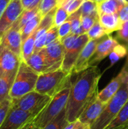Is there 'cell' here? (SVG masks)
Masks as SVG:
<instances>
[{"label": "cell", "mask_w": 128, "mask_h": 129, "mask_svg": "<svg viewBox=\"0 0 128 129\" xmlns=\"http://www.w3.org/2000/svg\"><path fill=\"white\" fill-rule=\"evenodd\" d=\"M71 74L66 73L61 68L39 74L35 91L53 98L71 83Z\"/></svg>", "instance_id": "3"}, {"label": "cell", "mask_w": 128, "mask_h": 129, "mask_svg": "<svg viewBox=\"0 0 128 129\" xmlns=\"http://www.w3.org/2000/svg\"><path fill=\"white\" fill-rule=\"evenodd\" d=\"M124 73H125V71H124V69L123 68L122 70L120 72V73L116 77L112 79V80L100 92L98 93L97 97L101 102H103L105 104H107V103L117 93L121 85L123 82Z\"/></svg>", "instance_id": "16"}, {"label": "cell", "mask_w": 128, "mask_h": 129, "mask_svg": "<svg viewBox=\"0 0 128 129\" xmlns=\"http://www.w3.org/2000/svg\"><path fill=\"white\" fill-rule=\"evenodd\" d=\"M100 22L107 35L114 31H118L121 28L123 23L120 19L118 13L103 14L100 16Z\"/></svg>", "instance_id": "18"}, {"label": "cell", "mask_w": 128, "mask_h": 129, "mask_svg": "<svg viewBox=\"0 0 128 129\" xmlns=\"http://www.w3.org/2000/svg\"><path fill=\"white\" fill-rule=\"evenodd\" d=\"M90 40L87 33L75 35L70 33L61 39L64 46V57L61 69L68 74L72 75L74 65L84 47Z\"/></svg>", "instance_id": "5"}, {"label": "cell", "mask_w": 128, "mask_h": 129, "mask_svg": "<svg viewBox=\"0 0 128 129\" xmlns=\"http://www.w3.org/2000/svg\"><path fill=\"white\" fill-rule=\"evenodd\" d=\"M87 34L90 39H100L107 35V33L101 25L100 20L95 23V24L91 27V29L87 33Z\"/></svg>", "instance_id": "30"}, {"label": "cell", "mask_w": 128, "mask_h": 129, "mask_svg": "<svg viewBox=\"0 0 128 129\" xmlns=\"http://www.w3.org/2000/svg\"><path fill=\"white\" fill-rule=\"evenodd\" d=\"M59 39V31L58 27L54 26L47 32V37L45 42V47L49 44L52 43L53 42Z\"/></svg>", "instance_id": "35"}, {"label": "cell", "mask_w": 128, "mask_h": 129, "mask_svg": "<svg viewBox=\"0 0 128 129\" xmlns=\"http://www.w3.org/2000/svg\"><path fill=\"white\" fill-rule=\"evenodd\" d=\"M100 42V39H90L86 45L81 51L72 70V74L80 73L87 70L89 66L90 60L95 53L97 46Z\"/></svg>", "instance_id": "13"}, {"label": "cell", "mask_w": 128, "mask_h": 129, "mask_svg": "<svg viewBox=\"0 0 128 129\" xmlns=\"http://www.w3.org/2000/svg\"><path fill=\"white\" fill-rule=\"evenodd\" d=\"M125 4H128V0H123Z\"/></svg>", "instance_id": "46"}, {"label": "cell", "mask_w": 128, "mask_h": 129, "mask_svg": "<svg viewBox=\"0 0 128 129\" xmlns=\"http://www.w3.org/2000/svg\"><path fill=\"white\" fill-rule=\"evenodd\" d=\"M45 55L50 71H55L61 68L64 57V46L60 39L45 47Z\"/></svg>", "instance_id": "11"}, {"label": "cell", "mask_w": 128, "mask_h": 129, "mask_svg": "<svg viewBox=\"0 0 128 129\" xmlns=\"http://www.w3.org/2000/svg\"><path fill=\"white\" fill-rule=\"evenodd\" d=\"M92 1H94V2H97L98 4V3H100L101 2H103V0H92Z\"/></svg>", "instance_id": "44"}, {"label": "cell", "mask_w": 128, "mask_h": 129, "mask_svg": "<svg viewBox=\"0 0 128 129\" xmlns=\"http://www.w3.org/2000/svg\"><path fill=\"white\" fill-rule=\"evenodd\" d=\"M11 107V100L0 103V126L2 124L8 112Z\"/></svg>", "instance_id": "36"}, {"label": "cell", "mask_w": 128, "mask_h": 129, "mask_svg": "<svg viewBox=\"0 0 128 129\" xmlns=\"http://www.w3.org/2000/svg\"><path fill=\"white\" fill-rule=\"evenodd\" d=\"M15 76L0 77V103L11 100L10 91Z\"/></svg>", "instance_id": "21"}, {"label": "cell", "mask_w": 128, "mask_h": 129, "mask_svg": "<svg viewBox=\"0 0 128 129\" xmlns=\"http://www.w3.org/2000/svg\"><path fill=\"white\" fill-rule=\"evenodd\" d=\"M127 51H128V43H127ZM127 55H128V53H127ZM127 63H128V58H127Z\"/></svg>", "instance_id": "48"}, {"label": "cell", "mask_w": 128, "mask_h": 129, "mask_svg": "<svg viewBox=\"0 0 128 129\" xmlns=\"http://www.w3.org/2000/svg\"><path fill=\"white\" fill-rule=\"evenodd\" d=\"M35 118L32 113L11 106L0 129H18Z\"/></svg>", "instance_id": "10"}, {"label": "cell", "mask_w": 128, "mask_h": 129, "mask_svg": "<svg viewBox=\"0 0 128 129\" xmlns=\"http://www.w3.org/2000/svg\"><path fill=\"white\" fill-rule=\"evenodd\" d=\"M67 20L71 22V33L78 36L83 34L81 29V14L79 9L75 13L69 15Z\"/></svg>", "instance_id": "26"}, {"label": "cell", "mask_w": 128, "mask_h": 129, "mask_svg": "<svg viewBox=\"0 0 128 129\" xmlns=\"http://www.w3.org/2000/svg\"><path fill=\"white\" fill-rule=\"evenodd\" d=\"M91 126L90 125H86V124H84V126H83V128L81 129H91Z\"/></svg>", "instance_id": "43"}, {"label": "cell", "mask_w": 128, "mask_h": 129, "mask_svg": "<svg viewBox=\"0 0 128 129\" xmlns=\"http://www.w3.org/2000/svg\"><path fill=\"white\" fill-rule=\"evenodd\" d=\"M43 16L40 13V11L32 18L21 29V35H22V41L24 42L38 27L39 25Z\"/></svg>", "instance_id": "23"}, {"label": "cell", "mask_w": 128, "mask_h": 129, "mask_svg": "<svg viewBox=\"0 0 128 129\" xmlns=\"http://www.w3.org/2000/svg\"><path fill=\"white\" fill-rule=\"evenodd\" d=\"M24 9L29 10L39 6L41 0H20Z\"/></svg>", "instance_id": "38"}, {"label": "cell", "mask_w": 128, "mask_h": 129, "mask_svg": "<svg viewBox=\"0 0 128 129\" xmlns=\"http://www.w3.org/2000/svg\"><path fill=\"white\" fill-rule=\"evenodd\" d=\"M128 101L118 113L115 118L104 129H127Z\"/></svg>", "instance_id": "20"}, {"label": "cell", "mask_w": 128, "mask_h": 129, "mask_svg": "<svg viewBox=\"0 0 128 129\" xmlns=\"http://www.w3.org/2000/svg\"><path fill=\"white\" fill-rule=\"evenodd\" d=\"M79 11L81 14V17L97 14H98L97 3L92 0H84L79 8Z\"/></svg>", "instance_id": "29"}, {"label": "cell", "mask_w": 128, "mask_h": 129, "mask_svg": "<svg viewBox=\"0 0 128 129\" xmlns=\"http://www.w3.org/2000/svg\"><path fill=\"white\" fill-rule=\"evenodd\" d=\"M72 82L62 91L51 98L45 108L35 118V126L42 128L55 117H57L66 107L71 91Z\"/></svg>", "instance_id": "6"}, {"label": "cell", "mask_w": 128, "mask_h": 129, "mask_svg": "<svg viewBox=\"0 0 128 129\" xmlns=\"http://www.w3.org/2000/svg\"><path fill=\"white\" fill-rule=\"evenodd\" d=\"M71 22L69 20H66L60 27H58L59 31V39L61 40L63 38L66 37L71 33Z\"/></svg>", "instance_id": "34"}, {"label": "cell", "mask_w": 128, "mask_h": 129, "mask_svg": "<svg viewBox=\"0 0 128 129\" xmlns=\"http://www.w3.org/2000/svg\"><path fill=\"white\" fill-rule=\"evenodd\" d=\"M68 124L69 122L66 117V110L65 108L57 117L41 129H64Z\"/></svg>", "instance_id": "24"}, {"label": "cell", "mask_w": 128, "mask_h": 129, "mask_svg": "<svg viewBox=\"0 0 128 129\" xmlns=\"http://www.w3.org/2000/svg\"><path fill=\"white\" fill-rule=\"evenodd\" d=\"M100 20V16L98 14L90 15V16H84L81 17V29L82 33H87L91 27L95 24V23Z\"/></svg>", "instance_id": "31"}, {"label": "cell", "mask_w": 128, "mask_h": 129, "mask_svg": "<svg viewBox=\"0 0 128 129\" xmlns=\"http://www.w3.org/2000/svg\"><path fill=\"white\" fill-rule=\"evenodd\" d=\"M102 73L97 66L88 67L79 73L74 83L66 107L69 122L78 119L87 107L98 96V83Z\"/></svg>", "instance_id": "1"}, {"label": "cell", "mask_w": 128, "mask_h": 129, "mask_svg": "<svg viewBox=\"0 0 128 129\" xmlns=\"http://www.w3.org/2000/svg\"><path fill=\"white\" fill-rule=\"evenodd\" d=\"M125 73L122 84L117 93L107 103L100 117L91 125V129H104L118 115L128 101V67H124Z\"/></svg>", "instance_id": "2"}, {"label": "cell", "mask_w": 128, "mask_h": 129, "mask_svg": "<svg viewBox=\"0 0 128 129\" xmlns=\"http://www.w3.org/2000/svg\"><path fill=\"white\" fill-rule=\"evenodd\" d=\"M106 104L101 102L98 97H97L81 114L78 120L82 124L90 125L91 126L100 117L104 108L106 107Z\"/></svg>", "instance_id": "15"}, {"label": "cell", "mask_w": 128, "mask_h": 129, "mask_svg": "<svg viewBox=\"0 0 128 129\" xmlns=\"http://www.w3.org/2000/svg\"><path fill=\"white\" fill-rule=\"evenodd\" d=\"M11 0H0V19Z\"/></svg>", "instance_id": "41"}, {"label": "cell", "mask_w": 128, "mask_h": 129, "mask_svg": "<svg viewBox=\"0 0 128 129\" xmlns=\"http://www.w3.org/2000/svg\"><path fill=\"white\" fill-rule=\"evenodd\" d=\"M32 129H41V128H38V127H36V126H34V127H33Z\"/></svg>", "instance_id": "47"}, {"label": "cell", "mask_w": 128, "mask_h": 129, "mask_svg": "<svg viewBox=\"0 0 128 129\" xmlns=\"http://www.w3.org/2000/svg\"><path fill=\"white\" fill-rule=\"evenodd\" d=\"M24 8L20 0H11L0 19V39L12 26Z\"/></svg>", "instance_id": "8"}, {"label": "cell", "mask_w": 128, "mask_h": 129, "mask_svg": "<svg viewBox=\"0 0 128 129\" xmlns=\"http://www.w3.org/2000/svg\"><path fill=\"white\" fill-rule=\"evenodd\" d=\"M51 99L48 95L33 91L19 98L11 100V106L32 113L36 117L48 104Z\"/></svg>", "instance_id": "7"}, {"label": "cell", "mask_w": 128, "mask_h": 129, "mask_svg": "<svg viewBox=\"0 0 128 129\" xmlns=\"http://www.w3.org/2000/svg\"><path fill=\"white\" fill-rule=\"evenodd\" d=\"M36 33L37 31L35 29L24 42H23L21 58L22 60L23 61H26L34 52L35 43L36 39Z\"/></svg>", "instance_id": "22"}, {"label": "cell", "mask_w": 128, "mask_h": 129, "mask_svg": "<svg viewBox=\"0 0 128 129\" xmlns=\"http://www.w3.org/2000/svg\"><path fill=\"white\" fill-rule=\"evenodd\" d=\"M34 119L31 120V121H29L28 122H26L25 125H23L22 127H20V128L18 129H32L35 126V125H34Z\"/></svg>", "instance_id": "42"}, {"label": "cell", "mask_w": 128, "mask_h": 129, "mask_svg": "<svg viewBox=\"0 0 128 129\" xmlns=\"http://www.w3.org/2000/svg\"><path fill=\"white\" fill-rule=\"evenodd\" d=\"M2 48H3V45L0 43V54H1V52H2Z\"/></svg>", "instance_id": "45"}, {"label": "cell", "mask_w": 128, "mask_h": 129, "mask_svg": "<svg viewBox=\"0 0 128 129\" xmlns=\"http://www.w3.org/2000/svg\"><path fill=\"white\" fill-rule=\"evenodd\" d=\"M118 37L128 43V21L123 22L121 28L118 31Z\"/></svg>", "instance_id": "37"}, {"label": "cell", "mask_w": 128, "mask_h": 129, "mask_svg": "<svg viewBox=\"0 0 128 129\" xmlns=\"http://www.w3.org/2000/svg\"><path fill=\"white\" fill-rule=\"evenodd\" d=\"M84 2V0H58L57 7H63L69 15H71L81 8Z\"/></svg>", "instance_id": "27"}, {"label": "cell", "mask_w": 128, "mask_h": 129, "mask_svg": "<svg viewBox=\"0 0 128 129\" xmlns=\"http://www.w3.org/2000/svg\"><path fill=\"white\" fill-rule=\"evenodd\" d=\"M84 126V124H82L78 119H77L75 122H69V124L64 128V129H81Z\"/></svg>", "instance_id": "39"}, {"label": "cell", "mask_w": 128, "mask_h": 129, "mask_svg": "<svg viewBox=\"0 0 128 129\" xmlns=\"http://www.w3.org/2000/svg\"><path fill=\"white\" fill-rule=\"evenodd\" d=\"M25 62L38 74L48 73L50 71V67L45 55V48L38 51L33 52L29 58Z\"/></svg>", "instance_id": "17"}, {"label": "cell", "mask_w": 128, "mask_h": 129, "mask_svg": "<svg viewBox=\"0 0 128 129\" xmlns=\"http://www.w3.org/2000/svg\"><path fill=\"white\" fill-rule=\"evenodd\" d=\"M69 14L67 11L61 6L57 7L55 16H54V26L60 27L69 17Z\"/></svg>", "instance_id": "33"}, {"label": "cell", "mask_w": 128, "mask_h": 129, "mask_svg": "<svg viewBox=\"0 0 128 129\" xmlns=\"http://www.w3.org/2000/svg\"><path fill=\"white\" fill-rule=\"evenodd\" d=\"M57 4L58 0H41L38 6L39 11L44 17L52 9L57 7Z\"/></svg>", "instance_id": "32"}, {"label": "cell", "mask_w": 128, "mask_h": 129, "mask_svg": "<svg viewBox=\"0 0 128 129\" xmlns=\"http://www.w3.org/2000/svg\"><path fill=\"white\" fill-rule=\"evenodd\" d=\"M118 14L120 19L122 22L128 21V4H126L124 5V7L120 11Z\"/></svg>", "instance_id": "40"}, {"label": "cell", "mask_w": 128, "mask_h": 129, "mask_svg": "<svg viewBox=\"0 0 128 129\" xmlns=\"http://www.w3.org/2000/svg\"><path fill=\"white\" fill-rule=\"evenodd\" d=\"M39 74L22 60L10 91V98L17 99L35 91Z\"/></svg>", "instance_id": "4"}, {"label": "cell", "mask_w": 128, "mask_h": 129, "mask_svg": "<svg viewBox=\"0 0 128 129\" xmlns=\"http://www.w3.org/2000/svg\"><path fill=\"white\" fill-rule=\"evenodd\" d=\"M127 129H128V128H127Z\"/></svg>", "instance_id": "49"}, {"label": "cell", "mask_w": 128, "mask_h": 129, "mask_svg": "<svg viewBox=\"0 0 128 129\" xmlns=\"http://www.w3.org/2000/svg\"><path fill=\"white\" fill-rule=\"evenodd\" d=\"M22 59L7 48H2L0 54V77L16 76Z\"/></svg>", "instance_id": "9"}, {"label": "cell", "mask_w": 128, "mask_h": 129, "mask_svg": "<svg viewBox=\"0 0 128 129\" xmlns=\"http://www.w3.org/2000/svg\"><path fill=\"white\" fill-rule=\"evenodd\" d=\"M39 12V8L38 7L32 8V9H29V10H26L24 9L23 11L22 12V14L20 15V17H18V19L16 20V22L14 23L18 28L21 30L23 26L31 20Z\"/></svg>", "instance_id": "25"}, {"label": "cell", "mask_w": 128, "mask_h": 129, "mask_svg": "<svg viewBox=\"0 0 128 129\" xmlns=\"http://www.w3.org/2000/svg\"><path fill=\"white\" fill-rule=\"evenodd\" d=\"M125 5L123 0H103L97 4V12L99 16L119 13Z\"/></svg>", "instance_id": "19"}, {"label": "cell", "mask_w": 128, "mask_h": 129, "mask_svg": "<svg viewBox=\"0 0 128 129\" xmlns=\"http://www.w3.org/2000/svg\"><path fill=\"white\" fill-rule=\"evenodd\" d=\"M119 43L118 40L110 36L100 41L97 46L94 54L90 60L89 66H97V64H98L102 60L109 56L112 53L115 47Z\"/></svg>", "instance_id": "14"}, {"label": "cell", "mask_w": 128, "mask_h": 129, "mask_svg": "<svg viewBox=\"0 0 128 129\" xmlns=\"http://www.w3.org/2000/svg\"><path fill=\"white\" fill-rule=\"evenodd\" d=\"M127 48L126 46L120 44L117 45L113 49V51H112V53L109 54V58L111 60V67L114 63L118 62L121 58L124 57L127 54Z\"/></svg>", "instance_id": "28"}, {"label": "cell", "mask_w": 128, "mask_h": 129, "mask_svg": "<svg viewBox=\"0 0 128 129\" xmlns=\"http://www.w3.org/2000/svg\"><path fill=\"white\" fill-rule=\"evenodd\" d=\"M0 43L21 58L23 44L21 30L15 23H14L12 26L4 34L0 39Z\"/></svg>", "instance_id": "12"}]
</instances>
